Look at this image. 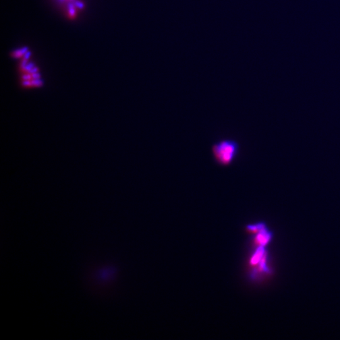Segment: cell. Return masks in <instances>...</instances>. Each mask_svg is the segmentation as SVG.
Masks as SVG:
<instances>
[{"label":"cell","mask_w":340,"mask_h":340,"mask_svg":"<svg viewBox=\"0 0 340 340\" xmlns=\"http://www.w3.org/2000/svg\"><path fill=\"white\" fill-rule=\"evenodd\" d=\"M239 144L233 139H223L215 142L212 153L215 163L226 167L233 164L239 153Z\"/></svg>","instance_id":"1"},{"label":"cell","mask_w":340,"mask_h":340,"mask_svg":"<svg viewBox=\"0 0 340 340\" xmlns=\"http://www.w3.org/2000/svg\"><path fill=\"white\" fill-rule=\"evenodd\" d=\"M263 254V250L262 248H260V249H258L257 250L256 253L254 254L253 257L252 258V260H251V263L253 264H255L259 263V261L261 260L263 256H264Z\"/></svg>","instance_id":"3"},{"label":"cell","mask_w":340,"mask_h":340,"mask_svg":"<svg viewBox=\"0 0 340 340\" xmlns=\"http://www.w3.org/2000/svg\"><path fill=\"white\" fill-rule=\"evenodd\" d=\"M270 236L267 234L266 232H264L263 231H261L259 233L257 234V236L256 237V245H260V246H263V245L266 244L268 241H269Z\"/></svg>","instance_id":"2"}]
</instances>
